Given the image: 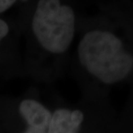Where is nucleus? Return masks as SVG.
<instances>
[{
  "instance_id": "1",
  "label": "nucleus",
  "mask_w": 133,
  "mask_h": 133,
  "mask_svg": "<svg viewBox=\"0 0 133 133\" xmlns=\"http://www.w3.org/2000/svg\"><path fill=\"white\" fill-rule=\"evenodd\" d=\"M78 30L75 10L66 0H36L22 23L27 78L46 86L61 80Z\"/></svg>"
},
{
  "instance_id": "2",
  "label": "nucleus",
  "mask_w": 133,
  "mask_h": 133,
  "mask_svg": "<svg viewBox=\"0 0 133 133\" xmlns=\"http://www.w3.org/2000/svg\"><path fill=\"white\" fill-rule=\"evenodd\" d=\"M68 70L80 96H111L114 88L133 81V47L110 28L87 27L70 56Z\"/></svg>"
},
{
  "instance_id": "3",
  "label": "nucleus",
  "mask_w": 133,
  "mask_h": 133,
  "mask_svg": "<svg viewBox=\"0 0 133 133\" xmlns=\"http://www.w3.org/2000/svg\"><path fill=\"white\" fill-rule=\"evenodd\" d=\"M47 102L51 110L48 133H119L120 114L111 96H80L71 102L52 91Z\"/></svg>"
},
{
  "instance_id": "4",
  "label": "nucleus",
  "mask_w": 133,
  "mask_h": 133,
  "mask_svg": "<svg viewBox=\"0 0 133 133\" xmlns=\"http://www.w3.org/2000/svg\"><path fill=\"white\" fill-rule=\"evenodd\" d=\"M50 117L36 84L18 95L0 94V133H48Z\"/></svg>"
},
{
  "instance_id": "5",
  "label": "nucleus",
  "mask_w": 133,
  "mask_h": 133,
  "mask_svg": "<svg viewBox=\"0 0 133 133\" xmlns=\"http://www.w3.org/2000/svg\"><path fill=\"white\" fill-rule=\"evenodd\" d=\"M27 78L24 68L22 25L0 16V81Z\"/></svg>"
},
{
  "instance_id": "6",
  "label": "nucleus",
  "mask_w": 133,
  "mask_h": 133,
  "mask_svg": "<svg viewBox=\"0 0 133 133\" xmlns=\"http://www.w3.org/2000/svg\"><path fill=\"white\" fill-rule=\"evenodd\" d=\"M36 0H0V16L15 19L22 25Z\"/></svg>"
},
{
  "instance_id": "7",
  "label": "nucleus",
  "mask_w": 133,
  "mask_h": 133,
  "mask_svg": "<svg viewBox=\"0 0 133 133\" xmlns=\"http://www.w3.org/2000/svg\"><path fill=\"white\" fill-rule=\"evenodd\" d=\"M130 85V91L122 112H120V126L133 130V81Z\"/></svg>"
},
{
  "instance_id": "8",
  "label": "nucleus",
  "mask_w": 133,
  "mask_h": 133,
  "mask_svg": "<svg viewBox=\"0 0 133 133\" xmlns=\"http://www.w3.org/2000/svg\"><path fill=\"white\" fill-rule=\"evenodd\" d=\"M119 133H133V130L129 129V128H126V127L120 126Z\"/></svg>"
}]
</instances>
